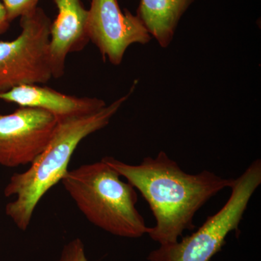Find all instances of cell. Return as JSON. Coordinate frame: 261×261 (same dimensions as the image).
Returning a JSON list of instances; mask_svg holds the SVG:
<instances>
[{
  "label": "cell",
  "instance_id": "7a4b0ae2",
  "mask_svg": "<svg viewBox=\"0 0 261 261\" xmlns=\"http://www.w3.org/2000/svg\"><path fill=\"white\" fill-rule=\"evenodd\" d=\"M96 112L58 118L47 147L23 173H15L5 187V197H14L7 204V216L22 231H27L39 201L68 172L75 149L86 137L104 128L135 89Z\"/></svg>",
  "mask_w": 261,
  "mask_h": 261
},
{
  "label": "cell",
  "instance_id": "6da1fadb",
  "mask_svg": "<svg viewBox=\"0 0 261 261\" xmlns=\"http://www.w3.org/2000/svg\"><path fill=\"white\" fill-rule=\"evenodd\" d=\"M102 160L147 201L156 221L147 234L160 245L176 243L184 231L193 230L197 211L234 181L207 170L196 174L185 172L163 151L154 158H145L138 165L109 156Z\"/></svg>",
  "mask_w": 261,
  "mask_h": 261
},
{
  "label": "cell",
  "instance_id": "3957f363",
  "mask_svg": "<svg viewBox=\"0 0 261 261\" xmlns=\"http://www.w3.org/2000/svg\"><path fill=\"white\" fill-rule=\"evenodd\" d=\"M120 177L102 159L68 170L61 182L89 222L115 236L140 238L149 227L136 207V189Z\"/></svg>",
  "mask_w": 261,
  "mask_h": 261
},
{
  "label": "cell",
  "instance_id": "30bf717a",
  "mask_svg": "<svg viewBox=\"0 0 261 261\" xmlns=\"http://www.w3.org/2000/svg\"><path fill=\"white\" fill-rule=\"evenodd\" d=\"M196 0H140L137 15L163 48L173 41L185 12Z\"/></svg>",
  "mask_w": 261,
  "mask_h": 261
},
{
  "label": "cell",
  "instance_id": "277c9868",
  "mask_svg": "<svg viewBox=\"0 0 261 261\" xmlns=\"http://www.w3.org/2000/svg\"><path fill=\"white\" fill-rule=\"evenodd\" d=\"M261 184V161L252 162L234 179L227 202L209 216L195 232L172 244L162 245L149 254V261H210L226 243L228 233L238 228L255 190Z\"/></svg>",
  "mask_w": 261,
  "mask_h": 261
},
{
  "label": "cell",
  "instance_id": "ba28073f",
  "mask_svg": "<svg viewBox=\"0 0 261 261\" xmlns=\"http://www.w3.org/2000/svg\"><path fill=\"white\" fill-rule=\"evenodd\" d=\"M58 16L51 24L49 42V62L53 77L64 75L68 54L82 50L89 39L87 34L88 10L82 0H53Z\"/></svg>",
  "mask_w": 261,
  "mask_h": 261
},
{
  "label": "cell",
  "instance_id": "52a82bcc",
  "mask_svg": "<svg viewBox=\"0 0 261 261\" xmlns=\"http://www.w3.org/2000/svg\"><path fill=\"white\" fill-rule=\"evenodd\" d=\"M87 29L103 59L114 65L121 64L132 44H146L152 39L140 18L128 10L123 12L118 0H92Z\"/></svg>",
  "mask_w": 261,
  "mask_h": 261
},
{
  "label": "cell",
  "instance_id": "8992f818",
  "mask_svg": "<svg viewBox=\"0 0 261 261\" xmlns=\"http://www.w3.org/2000/svg\"><path fill=\"white\" fill-rule=\"evenodd\" d=\"M58 117L34 108L20 107L10 114L0 113V166L32 164L47 147Z\"/></svg>",
  "mask_w": 261,
  "mask_h": 261
},
{
  "label": "cell",
  "instance_id": "9c48e42d",
  "mask_svg": "<svg viewBox=\"0 0 261 261\" xmlns=\"http://www.w3.org/2000/svg\"><path fill=\"white\" fill-rule=\"evenodd\" d=\"M0 99L13 102L20 107L44 110L62 118L89 114L107 106L97 97H79L67 95L39 84H23L0 93Z\"/></svg>",
  "mask_w": 261,
  "mask_h": 261
},
{
  "label": "cell",
  "instance_id": "5b68a950",
  "mask_svg": "<svg viewBox=\"0 0 261 261\" xmlns=\"http://www.w3.org/2000/svg\"><path fill=\"white\" fill-rule=\"evenodd\" d=\"M51 20L41 8L20 17L21 33L0 42V93L23 84H47L53 78L49 42Z\"/></svg>",
  "mask_w": 261,
  "mask_h": 261
},
{
  "label": "cell",
  "instance_id": "4fadbf2b",
  "mask_svg": "<svg viewBox=\"0 0 261 261\" xmlns=\"http://www.w3.org/2000/svg\"><path fill=\"white\" fill-rule=\"evenodd\" d=\"M10 23L11 22L8 19L5 6L0 2V35L5 34L9 29Z\"/></svg>",
  "mask_w": 261,
  "mask_h": 261
},
{
  "label": "cell",
  "instance_id": "8fae6325",
  "mask_svg": "<svg viewBox=\"0 0 261 261\" xmlns=\"http://www.w3.org/2000/svg\"><path fill=\"white\" fill-rule=\"evenodd\" d=\"M40 0H3V4L10 22L29 14L37 8Z\"/></svg>",
  "mask_w": 261,
  "mask_h": 261
},
{
  "label": "cell",
  "instance_id": "7c38bea8",
  "mask_svg": "<svg viewBox=\"0 0 261 261\" xmlns=\"http://www.w3.org/2000/svg\"><path fill=\"white\" fill-rule=\"evenodd\" d=\"M56 261H88L82 240L75 238L63 247L59 258Z\"/></svg>",
  "mask_w": 261,
  "mask_h": 261
}]
</instances>
